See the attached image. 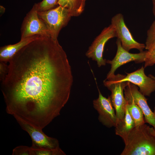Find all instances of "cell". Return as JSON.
<instances>
[{
  "label": "cell",
  "mask_w": 155,
  "mask_h": 155,
  "mask_svg": "<svg viewBox=\"0 0 155 155\" xmlns=\"http://www.w3.org/2000/svg\"><path fill=\"white\" fill-rule=\"evenodd\" d=\"M1 82L7 113L42 129L69 98L71 66L57 39L40 36L16 53Z\"/></svg>",
  "instance_id": "obj_1"
},
{
  "label": "cell",
  "mask_w": 155,
  "mask_h": 155,
  "mask_svg": "<svg viewBox=\"0 0 155 155\" xmlns=\"http://www.w3.org/2000/svg\"><path fill=\"white\" fill-rule=\"evenodd\" d=\"M144 124L135 127L123 141L125 146L121 155H155V136Z\"/></svg>",
  "instance_id": "obj_2"
},
{
  "label": "cell",
  "mask_w": 155,
  "mask_h": 155,
  "mask_svg": "<svg viewBox=\"0 0 155 155\" xmlns=\"http://www.w3.org/2000/svg\"><path fill=\"white\" fill-rule=\"evenodd\" d=\"M125 75L118 74L106 79L103 81L104 86L111 92L109 96L117 117V122L122 120L124 117L127 104L123 91L128 82L121 81Z\"/></svg>",
  "instance_id": "obj_3"
},
{
  "label": "cell",
  "mask_w": 155,
  "mask_h": 155,
  "mask_svg": "<svg viewBox=\"0 0 155 155\" xmlns=\"http://www.w3.org/2000/svg\"><path fill=\"white\" fill-rule=\"evenodd\" d=\"M38 13L46 25L50 36L56 39L72 17L67 9L60 5L48 10L38 11Z\"/></svg>",
  "instance_id": "obj_4"
},
{
  "label": "cell",
  "mask_w": 155,
  "mask_h": 155,
  "mask_svg": "<svg viewBox=\"0 0 155 155\" xmlns=\"http://www.w3.org/2000/svg\"><path fill=\"white\" fill-rule=\"evenodd\" d=\"M115 37H117V34L113 26L110 24L105 27L89 47L86 56L96 61L98 67L105 66L107 61L103 57L105 45L108 40Z\"/></svg>",
  "instance_id": "obj_5"
},
{
  "label": "cell",
  "mask_w": 155,
  "mask_h": 155,
  "mask_svg": "<svg viewBox=\"0 0 155 155\" xmlns=\"http://www.w3.org/2000/svg\"><path fill=\"white\" fill-rule=\"evenodd\" d=\"M38 12L35 4L27 14L22 23L21 39L36 35L50 36L46 25L39 18Z\"/></svg>",
  "instance_id": "obj_6"
},
{
  "label": "cell",
  "mask_w": 155,
  "mask_h": 155,
  "mask_svg": "<svg viewBox=\"0 0 155 155\" xmlns=\"http://www.w3.org/2000/svg\"><path fill=\"white\" fill-rule=\"evenodd\" d=\"M111 24L115 30L117 37L125 50L129 51L131 49H136L140 52L145 49V44L139 43L134 39L125 23L121 13H118L112 18Z\"/></svg>",
  "instance_id": "obj_7"
},
{
  "label": "cell",
  "mask_w": 155,
  "mask_h": 155,
  "mask_svg": "<svg viewBox=\"0 0 155 155\" xmlns=\"http://www.w3.org/2000/svg\"><path fill=\"white\" fill-rule=\"evenodd\" d=\"M124 94L127 103L133 102L137 105L143 111L145 123L151 125L155 130V116L148 105L147 99L139 91L137 86L128 82Z\"/></svg>",
  "instance_id": "obj_8"
},
{
  "label": "cell",
  "mask_w": 155,
  "mask_h": 155,
  "mask_svg": "<svg viewBox=\"0 0 155 155\" xmlns=\"http://www.w3.org/2000/svg\"><path fill=\"white\" fill-rule=\"evenodd\" d=\"M98 98L93 100V106L97 111L98 120L103 125L110 128L115 127L117 117L115 111L112 104L110 97L104 96L98 88Z\"/></svg>",
  "instance_id": "obj_9"
},
{
  "label": "cell",
  "mask_w": 155,
  "mask_h": 155,
  "mask_svg": "<svg viewBox=\"0 0 155 155\" xmlns=\"http://www.w3.org/2000/svg\"><path fill=\"white\" fill-rule=\"evenodd\" d=\"M116 44L117 50L115 56L112 60L106 61V63L110 64L111 67L107 74L106 79L114 75L116 69L123 65L131 61L139 63L145 61L146 51L140 52L138 53H131L123 47L121 41L117 38Z\"/></svg>",
  "instance_id": "obj_10"
},
{
  "label": "cell",
  "mask_w": 155,
  "mask_h": 155,
  "mask_svg": "<svg viewBox=\"0 0 155 155\" xmlns=\"http://www.w3.org/2000/svg\"><path fill=\"white\" fill-rule=\"evenodd\" d=\"M142 66L137 70L129 73L121 80V81L130 82L139 88V91L144 96H150L155 91V77L149 75L147 76Z\"/></svg>",
  "instance_id": "obj_11"
},
{
  "label": "cell",
  "mask_w": 155,
  "mask_h": 155,
  "mask_svg": "<svg viewBox=\"0 0 155 155\" xmlns=\"http://www.w3.org/2000/svg\"><path fill=\"white\" fill-rule=\"evenodd\" d=\"M17 121L22 128L30 136L32 141V146L51 149L60 148L58 140L48 136L42 129L36 128L20 121Z\"/></svg>",
  "instance_id": "obj_12"
},
{
  "label": "cell",
  "mask_w": 155,
  "mask_h": 155,
  "mask_svg": "<svg viewBox=\"0 0 155 155\" xmlns=\"http://www.w3.org/2000/svg\"><path fill=\"white\" fill-rule=\"evenodd\" d=\"M41 36L34 35L21 39L14 44L5 45L0 49V61L9 62L13 56L20 50L28 44Z\"/></svg>",
  "instance_id": "obj_13"
},
{
  "label": "cell",
  "mask_w": 155,
  "mask_h": 155,
  "mask_svg": "<svg viewBox=\"0 0 155 155\" xmlns=\"http://www.w3.org/2000/svg\"><path fill=\"white\" fill-rule=\"evenodd\" d=\"M135 127L134 121L126 107L123 119L117 122L115 127V133L124 141L129 132Z\"/></svg>",
  "instance_id": "obj_14"
},
{
  "label": "cell",
  "mask_w": 155,
  "mask_h": 155,
  "mask_svg": "<svg viewBox=\"0 0 155 155\" xmlns=\"http://www.w3.org/2000/svg\"><path fill=\"white\" fill-rule=\"evenodd\" d=\"M86 0H59L58 5L67 9L72 16H77L84 11Z\"/></svg>",
  "instance_id": "obj_15"
},
{
  "label": "cell",
  "mask_w": 155,
  "mask_h": 155,
  "mask_svg": "<svg viewBox=\"0 0 155 155\" xmlns=\"http://www.w3.org/2000/svg\"><path fill=\"white\" fill-rule=\"evenodd\" d=\"M126 107L134 121L135 127L145 124L143 111L137 105L132 102L127 103Z\"/></svg>",
  "instance_id": "obj_16"
},
{
  "label": "cell",
  "mask_w": 155,
  "mask_h": 155,
  "mask_svg": "<svg viewBox=\"0 0 155 155\" xmlns=\"http://www.w3.org/2000/svg\"><path fill=\"white\" fill-rule=\"evenodd\" d=\"M33 155H65V153L59 148L51 149L31 146Z\"/></svg>",
  "instance_id": "obj_17"
},
{
  "label": "cell",
  "mask_w": 155,
  "mask_h": 155,
  "mask_svg": "<svg viewBox=\"0 0 155 155\" xmlns=\"http://www.w3.org/2000/svg\"><path fill=\"white\" fill-rule=\"evenodd\" d=\"M145 45L147 50H152L155 47V20L147 30Z\"/></svg>",
  "instance_id": "obj_18"
},
{
  "label": "cell",
  "mask_w": 155,
  "mask_h": 155,
  "mask_svg": "<svg viewBox=\"0 0 155 155\" xmlns=\"http://www.w3.org/2000/svg\"><path fill=\"white\" fill-rule=\"evenodd\" d=\"M59 0H43L38 3H35L38 11L48 10L55 7L58 5Z\"/></svg>",
  "instance_id": "obj_19"
},
{
  "label": "cell",
  "mask_w": 155,
  "mask_h": 155,
  "mask_svg": "<svg viewBox=\"0 0 155 155\" xmlns=\"http://www.w3.org/2000/svg\"><path fill=\"white\" fill-rule=\"evenodd\" d=\"M12 155H33L32 148L28 146H20L13 150Z\"/></svg>",
  "instance_id": "obj_20"
},
{
  "label": "cell",
  "mask_w": 155,
  "mask_h": 155,
  "mask_svg": "<svg viewBox=\"0 0 155 155\" xmlns=\"http://www.w3.org/2000/svg\"><path fill=\"white\" fill-rule=\"evenodd\" d=\"M144 62V68L155 64V50L146 51Z\"/></svg>",
  "instance_id": "obj_21"
},
{
  "label": "cell",
  "mask_w": 155,
  "mask_h": 155,
  "mask_svg": "<svg viewBox=\"0 0 155 155\" xmlns=\"http://www.w3.org/2000/svg\"><path fill=\"white\" fill-rule=\"evenodd\" d=\"M153 7H152V12L155 18V0H152Z\"/></svg>",
  "instance_id": "obj_22"
},
{
  "label": "cell",
  "mask_w": 155,
  "mask_h": 155,
  "mask_svg": "<svg viewBox=\"0 0 155 155\" xmlns=\"http://www.w3.org/2000/svg\"><path fill=\"white\" fill-rule=\"evenodd\" d=\"M149 131L151 133L155 136V130L153 127H150Z\"/></svg>",
  "instance_id": "obj_23"
},
{
  "label": "cell",
  "mask_w": 155,
  "mask_h": 155,
  "mask_svg": "<svg viewBox=\"0 0 155 155\" xmlns=\"http://www.w3.org/2000/svg\"><path fill=\"white\" fill-rule=\"evenodd\" d=\"M5 9L2 6H0V15L2 16L5 12Z\"/></svg>",
  "instance_id": "obj_24"
},
{
  "label": "cell",
  "mask_w": 155,
  "mask_h": 155,
  "mask_svg": "<svg viewBox=\"0 0 155 155\" xmlns=\"http://www.w3.org/2000/svg\"><path fill=\"white\" fill-rule=\"evenodd\" d=\"M155 116V107L154 108V111L153 112Z\"/></svg>",
  "instance_id": "obj_25"
}]
</instances>
